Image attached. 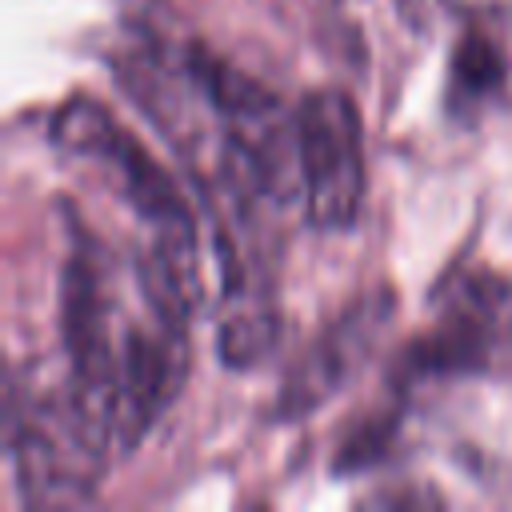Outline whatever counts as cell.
I'll use <instances>...</instances> for the list:
<instances>
[{"mask_svg":"<svg viewBox=\"0 0 512 512\" xmlns=\"http://www.w3.org/2000/svg\"><path fill=\"white\" fill-rule=\"evenodd\" d=\"M120 452L108 408L72 372L52 388H8V456L28 508H72L92 500L108 460Z\"/></svg>","mask_w":512,"mask_h":512,"instance_id":"cell-1","label":"cell"},{"mask_svg":"<svg viewBox=\"0 0 512 512\" xmlns=\"http://www.w3.org/2000/svg\"><path fill=\"white\" fill-rule=\"evenodd\" d=\"M300 184L308 220L324 232L352 228L364 200V140L356 104L340 88H316L296 104Z\"/></svg>","mask_w":512,"mask_h":512,"instance_id":"cell-2","label":"cell"},{"mask_svg":"<svg viewBox=\"0 0 512 512\" xmlns=\"http://www.w3.org/2000/svg\"><path fill=\"white\" fill-rule=\"evenodd\" d=\"M52 144L96 160L112 172L120 196L152 224V232H196L192 208L180 196V188L168 180V172L144 152V144L116 124V116L96 100H68L52 116Z\"/></svg>","mask_w":512,"mask_h":512,"instance_id":"cell-3","label":"cell"},{"mask_svg":"<svg viewBox=\"0 0 512 512\" xmlns=\"http://www.w3.org/2000/svg\"><path fill=\"white\" fill-rule=\"evenodd\" d=\"M396 316V296L388 288L364 292L356 304H348L292 364L284 376L272 416L276 420H304L316 408H324L380 348L388 324Z\"/></svg>","mask_w":512,"mask_h":512,"instance_id":"cell-4","label":"cell"},{"mask_svg":"<svg viewBox=\"0 0 512 512\" xmlns=\"http://www.w3.org/2000/svg\"><path fill=\"white\" fill-rule=\"evenodd\" d=\"M508 336H512V284L484 276V272L468 276L452 284L436 324L404 348L400 380L472 372Z\"/></svg>","mask_w":512,"mask_h":512,"instance_id":"cell-5","label":"cell"},{"mask_svg":"<svg viewBox=\"0 0 512 512\" xmlns=\"http://www.w3.org/2000/svg\"><path fill=\"white\" fill-rule=\"evenodd\" d=\"M280 340V320L272 292L260 280H240L224 288L220 328H216V352L228 368H256L268 360V352Z\"/></svg>","mask_w":512,"mask_h":512,"instance_id":"cell-6","label":"cell"},{"mask_svg":"<svg viewBox=\"0 0 512 512\" xmlns=\"http://www.w3.org/2000/svg\"><path fill=\"white\" fill-rule=\"evenodd\" d=\"M504 76H508L504 52L488 36L468 32V36L456 40V48H452V80H448V96H452L456 108L496 96L504 88Z\"/></svg>","mask_w":512,"mask_h":512,"instance_id":"cell-7","label":"cell"},{"mask_svg":"<svg viewBox=\"0 0 512 512\" xmlns=\"http://www.w3.org/2000/svg\"><path fill=\"white\" fill-rule=\"evenodd\" d=\"M392 436H396V416H384V420H368L360 424L336 452V468L340 472H360V468H372L388 456L392 448Z\"/></svg>","mask_w":512,"mask_h":512,"instance_id":"cell-8","label":"cell"}]
</instances>
